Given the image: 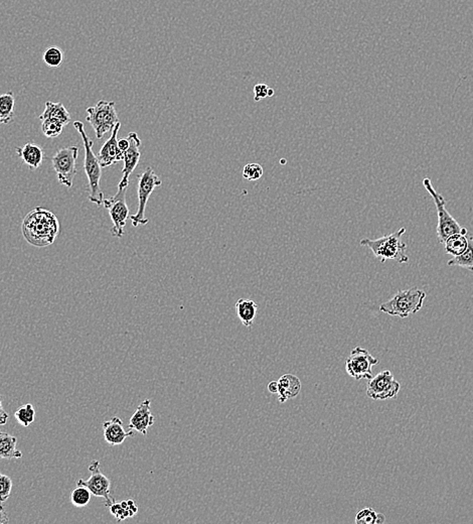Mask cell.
I'll return each mask as SVG.
<instances>
[{
    "instance_id": "6",
    "label": "cell",
    "mask_w": 473,
    "mask_h": 524,
    "mask_svg": "<svg viewBox=\"0 0 473 524\" xmlns=\"http://www.w3.org/2000/svg\"><path fill=\"white\" fill-rule=\"evenodd\" d=\"M86 120L92 125L96 137L103 139L105 134L112 132L119 121L115 103L100 100L95 106L87 109Z\"/></svg>"
},
{
    "instance_id": "25",
    "label": "cell",
    "mask_w": 473,
    "mask_h": 524,
    "mask_svg": "<svg viewBox=\"0 0 473 524\" xmlns=\"http://www.w3.org/2000/svg\"><path fill=\"white\" fill-rule=\"evenodd\" d=\"M386 523V516L379 514L371 507H365L356 514V524H383Z\"/></svg>"
},
{
    "instance_id": "38",
    "label": "cell",
    "mask_w": 473,
    "mask_h": 524,
    "mask_svg": "<svg viewBox=\"0 0 473 524\" xmlns=\"http://www.w3.org/2000/svg\"><path fill=\"white\" fill-rule=\"evenodd\" d=\"M274 94H275V91H274L273 89L272 88H269L268 97H272V96H273Z\"/></svg>"
},
{
    "instance_id": "26",
    "label": "cell",
    "mask_w": 473,
    "mask_h": 524,
    "mask_svg": "<svg viewBox=\"0 0 473 524\" xmlns=\"http://www.w3.org/2000/svg\"><path fill=\"white\" fill-rule=\"evenodd\" d=\"M15 420L22 427H29L31 423H34V418H36V411L34 407L31 404H24V406H20L15 413Z\"/></svg>"
},
{
    "instance_id": "30",
    "label": "cell",
    "mask_w": 473,
    "mask_h": 524,
    "mask_svg": "<svg viewBox=\"0 0 473 524\" xmlns=\"http://www.w3.org/2000/svg\"><path fill=\"white\" fill-rule=\"evenodd\" d=\"M263 176V168L259 164H248L244 167L243 177L248 180H258Z\"/></svg>"
},
{
    "instance_id": "18",
    "label": "cell",
    "mask_w": 473,
    "mask_h": 524,
    "mask_svg": "<svg viewBox=\"0 0 473 524\" xmlns=\"http://www.w3.org/2000/svg\"><path fill=\"white\" fill-rule=\"evenodd\" d=\"M301 390V382L296 375L285 374L278 381V400L284 404L288 399L296 397Z\"/></svg>"
},
{
    "instance_id": "20",
    "label": "cell",
    "mask_w": 473,
    "mask_h": 524,
    "mask_svg": "<svg viewBox=\"0 0 473 524\" xmlns=\"http://www.w3.org/2000/svg\"><path fill=\"white\" fill-rule=\"evenodd\" d=\"M17 439L0 430V460L20 459L22 453L17 448Z\"/></svg>"
},
{
    "instance_id": "22",
    "label": "cell",
    "mask_w": 473,
    "mask_h": 524,
    "mask_svg": "<svg viewBox=\"0 0 473 524\" xmlns=\"http://www.w3.org/2000/svg\"><path fill=\"white\" fill-rule=\"evenodd\" d=\"M15 96L13 92L0 95V125H8L15 118Z\"/></svg>"
},
{
    "instance_id": "14",
    "label": "cell",
    "mask_w": 473,
    "mask_h": 524,
    "mask_svg": "<svg viewBox=\"0 0 473 524\" xmlns=\"http://www.w3.org/2000/svg\"><path fill=\"white\" fill-rule=\"evenodd\" d=\"M120 127L121 123L118 122L112 130L110 139L103 144L101 150H100L98 160H99L102 168H108L112 164H117L124 159V153L119 148L118 146L117 136Z\"/></svg>"
},
{
    "instance_id": "1",
    "label": "cell",
    "mask_w": 473,
    "mask_h": 524,
    "mask_svg": "<svg viewBox=\"0 0 473 524\" xmlns=\"http://www.w3.org/2000/svg\"><path fill=\"white\" fill-rule=\"evenodd\" d=\"M22 231L31 246L38 248L52 246L59 232L58 218L50 210L36 208L22 221Z\"/></svg>"
},
{
    "instance_id": "28",
    "label": "cell",
    "mask_w": 473,
    "mask_h": 524,
    "mask_svg": "<svg viewBox=\"0 0 473 524\" xmlns=\"http://www.w3.org/2000/svg\"><path fill=\"white\" fill-rule=\"evenodd\" d=\"M66 125L54 119H45L42 122V132L48 139H56L63 132Z\"/></svg>"
},
{
    "instance_id": "5",
    "label": "cell",
    "mask_w": 473,
    "mask_h": 524,
    "mask_svg": "<svg viewBox=\"0 0 473 524\" xmlns=\"http://www.w3.org/2000/svg\"><path fill=\"white\" fill-rule=\"evenodd\" d=\"M423 186L427 190L429 194L432 197L434 200V204L436 206V210H437L438 216V224H437V238L438 242L441 244H444L448 237L451 235L456 234V233H467V229L463 227L460 224L458 223L451 216L448 210L446 209L447 201L442 194L437 193L436 190L434 189L433 185L430 178H425L423 180Z\"/></svg>"
},
{
    "instance_id": "2",
    "label": "cell",
    "mask_w": 473,
    "mask_h": 524,
    "mask_svg": "<svg viewBox=\"0 0 473 524\" xmlns=\"http://www.w3.org/2000/svg\"><path fill=\"white\" fill-rule=\"evenodd\" d=\"M75 127L83 139L85 148L84 171L86 173L89 182V200L90 202L97 204V206L103 205L104 201V193L100 187V180L102 177V167L100 164L98 157L93 152L94 143L92 139H89L85 132L84 123L81 121H75Z\"/></svg>"
},
{
    "instance_id": "16",
    "label": "cell",
    "mask_w": 473,
    "mask_h": 524,
    "mask_svg": "<svg viewBox=\"0 0 473 524\" xmlns=\"http://www.w3.org/2000/svg\"><path fill=\"white\" fill-rule=\"evenodd\" d=\"M103 432H104L105 441L110 446L121 445L124 443L128 437L134 436L133 432L125 431L122 420L117 416L103 423Z\"/></svg>"
},
{
    "instance_id": "12",
    "label": "cell",
    "mask_w": 473,
    "mask_h": 524,
    "mask_svg": "<svg viewBox=\"0 0 473 524\" xmlns=\"http://www.w3.org/2000/svg\"><path fill=\"white\" fill-rule=\"evenodd\" d=\"M401 385L395 381L394 375L385 370L372 377L367 386L368 397L374 400H386L396 398Z\"/></svg>"
},
{
    "instance_id": "34",
    "label": "cell",
    "mask_w": 473,
    "mask_h": 524,
    "mask_svg": "<svg viewBox=\"0 0 473 524\" xmlns=\"http://www.w3.org/2000/svg\"><path fill=\"white\" fill-rule=\"evenodd\" d=\"M8 413H6V409L2 406V400L1 397H0V425H6V423L8 422Z\"/></svg>"
},
{
    "instance_id": "33",
    "label": "cell",
    "mask_w": 473,
    "mask_h": 524,
    "mask_svg": "<svg viewBox=\"0 0 473 524\" xmlns=\"http://www.w3.org/2000/svg\"><path fill=\"white\" fill-rule=\"evenodd\" d=\"M270 87L267 86L266 84H257L254 87V100L256 102L260 101V100L265 99L268 97V91Z\"/></svg>"
},
{
    "instance_id": "37",
    "label": "cell",
    "mask_w": 473,
    "mask_h": 524,
    "mask_svg": "<svg viewBox=\"0 0 473 524\" xmlns=\"http://www.w3.org/2000/svg\"><path fill=\"white\" fill-rule=\"evenodd\" d=\"M268 389L271 393H277L278 392V381H271L270 383L268 384Z\"/></svg>"
},
{
    "instance_id": "29",
    "label": "cell",
    "mask_w": 473,
    "mask_h": 524,
    "mask_svg": "<svg viewBox=\"0 0 473 524\" xmlns=\"http://www.w3.org/2000/svg\"><path fill=\"white\" fill-rule=\"evenodd\" d=\"M64 61V54L58 47H51L43 54V62L48 67L58 68Z\"/></svg>"
},
{
    "instance_id": "8",
    "label": "cell",
    "mask_w": 473,
    "mask_h": 524,
    "mask_svg": "<svg viewBox=\"0 0 473 524\" xmlns=\"http://www.w3.org/2000/svg\"><path fill=\"white\" fill-rule=\"evenodd\" d=\"M79 146H70L61 148L52 159V168L57 174L59 184L72 187L73 180L77 175V159Z\"/></svg>"
},
{
    "instance_id": "21",
    "label": "cell",
    "mask_w": 473,
    "mask_h": 524,
    "mask_svg": "<svg viewBox=\"0 0 473 524\" xmlns=\"http://www.w3.org/2000/svg\"><path fill=\"white\" fill-rule=\"evenodd\" d=\"M38 118L42 121L45 120V119H54V120H58L65 125H68L71 121L70 113L66 109L65 105L61 102L54 103L48 101L45 103V111L41 114Z\"/></svg>"
},
{
    "instance_id": "7",
    "label": "cell",
    "mask_w": 473,
    "mask_h": 524,
    "mask_svg": "<svg viewBox=\"0 0 473 524\" xmlns=\"http://www.w3.org/2000/svg\"><path fill=\"white\" fill-rule=\"evenodd\" d=\"M161 184L162 180L150 167H148L141 175L138 176V187H137L138 210H137L136 214L130 216V220L132 221V225L134 227L146 225L150 222L145 217L146 205H147L148 200H150L155 187L161 186Z\"/></svg>"
},
{
    "instance_id": "36",
    "label": "cell",
    "mask_w": 473,
    "mask_h": 524,
    "mask_svg": "<svg viewBox=\"0 0 473 524\" xmlns=\"http://www.w3.org/2000/svg\"><path fill=\"white\" fill-rule=\"evenodd\" d=\"M118 146L119 148H120V150H122L123 153H124L125 150H127L128 148H129V139H120V141H118Z\"/></svg>"
},
{
    "instance_id": "35",
    "label": "cell",
    "mask_w": 473,
    "mask_h": 524,
    "mask_svg": "<svg viewBox=\"0 0 473 524\" xmlns=\"http://www.w3.org/2000/svg\"><path fill=\"white\" fill-rule=\"evenodd\" d=\"M9 518L8 516V514H6V510H4L3 507L1 505V502H0V524H6L8 523Z\"/></svg>"
},
{
    "instance_id": "17",
    "label": "cell",
    "mask_w": 473,
    "mask_h": 524,
    "mask_svg": "<svg viewBox=\"0 0 473 524\" xmlns=\"http://www.w3.org/2000/svg\"><path fill=\"white\" fill-rule=\"evenodd\" d=\"M15 150H17L18 157L22 160V162L33 171L40 168L45 160V152L42 146L34 143H27Z\"/></svg>"
},
{
    "instance_id": "9",
    "label": "cell",
    "mask_w": 473,
    "mask_h": 524,
    "mask_svg": "<svg viewBox=\"0 0 473 524\" xmlns=\"http://www.w3.org/2000/svg\"><path fill=\"white\" fill-rule=\"evenodd\" d=\"M127 187H118L117 194L111 198L104 199L103 205L108 210L109 215L113 227L111 228V234L114 237L121 238L124 235V229L126 226L128 217H129V209L126 203Z\"/></svg>"
},
{
    "instance_id": "31",
    "label": "cell",
    "mask_w": 473,
    "mask_h": 524,
    "mask_svg": "<svg viewBox=\"0 0 473 524\" xmlns=\"http://www.w3.org/2000/svg\"><path fill=\"white\" fill-rule=\"evenodd\" d=\"M13 489V481L8 476L0 473V502H6Z\"/></svg>"
},
{
    "instance_id": "27",
    "label": "cell",
    "mask_w": 473,
    "mask_h": 524,
    "mask_svg": "<svg viewBox=\"0 0 473 524\" xmlns=\"http://www.w3.org/2000/svg\"><path fill=\"white\" fill-rule=\"evenodd\" d=\"M91 491L87 487L78 486L71 493V502L76 507H85L91 501Z\"/></svg>"
},
{
    "instance_id": "10",
    "label": "cell",
    "mask_w": 473,
    "mask_h": 524,
    "mask_svg": "<svg viewBox=\"0 0 473 524\" xmlns=\"http://www.w3.org/2000/svg\"><path fill=\"white\" fill-rule=\"evenodd\" d=\"M379 364V360L365 348L356 346L351 350V355L347 359L346 370L349 376L356 381L371 379L372 367Z\"/></svg>"
},
{
    "instance_id": "3",
    "label": "cell",
    "mask_w": 473,
    "mask_h": 524,
    "mask_svg": "<svg viewBox=\"0 0 473 524\" xmlns=\"http://www.w3.org/2000/svg\"><path fill=\"white\" fill-rule=\"evenodd\" d=\"M406 228L399 229L392 234L378 238V239H363L360 244L362 246L369 247L374 257L378 258L381 262L386 260H395L398 263H407L409 257L407 256V246L402 241V236L405 234Z\"/></svg>"
},
{
    "instance_id": "23",
    "label": "cell",
    "mask_w": 473,
    "mask_h": 524,
    "mask_svg": "<svg viewBox=\"0 0 473 524\" xmlns=\"http://www.w3.org/2000/svg\"><path fill=\"white\" fill-rule=\"evenodd\" d=\"M467 233H456L444 242L445 251L452 256L460 255L467 248Z\"/></svg>"
},
{
    "instance_id": "32",
    "label": "cell",
    "mask_w": 473,
    "mask_h": 524,
    "mask_svg": "<svg viewBox=\"0 0 473 524\" xmlns=\"http://www.w3.org/2000/svg\"><path fill=\"white\" fill-rule=\"evenodd\" d=\"M109 509H110L112 516L115 517L118 521H124V519L128 518V517H133L136 516V514H134L133 511H131V510L123 508L121 503L114 502L113 504L109 507Z\"/></svg>"
},
{
    "instance_id": "15",
    "label": "cell",
    "mask_w": 473,
    "mask_h": 524,
    "mask_svg": "<svg viewBox=\"0 0 473 524\" xmlns=\"http://www.w3.org/2000/svg\"><path fill=\"white\" fill-rule=\"evenodd\" d=\"M150 404H152V400H143L130 418V429L136 430L143 436H147L148 429L154 425V416H152Z\"/></svg>"
},
{
    "instance_id": "24",
    "label": "cell",
    "mask_w": 473,
    "mask_h": 524,
    "mask_svg": "<svg viewBox=\"0 0 473 524\" xmlns=\"http://www.w3.org/2000/svg\"><path fill=\"white\" fill-rule=\"evenodd\" d=\"M467 248L463 254L453 256L447 262L448 267H459L473 271V236L467 234Z\"/></svg>"
},
{
    "instance_id": "13",
    "label": "cell",
    "mask_w": 473,
    "mask_h": 524,
    "mask_svg": "<svg viewBox=\"0 0 473 524\" xmlns=\"http://www.w3.org/2000/svg\"><path fill=\"white\" fill-rule=\"evenodd\" d=\"M128 139H129V148L124 152V168H123L122 180L119 183L118 187H128L129 186V178L131 174L133 173L136 169L137 164H138L139 160H140V146L141 141L136 132H130L128 134Z\"/></svg>"
},
{
    "instance_id": "19",
    "label": "cell",
    "mask_w": 473,
    "mask_h": 524,
    "mask_svg": "<svg viewBox=\"0 0 473 524\" xmlns=\"http://www.w3.org/2000/svg\"><path fill=\"white\" fill-rule=\"evenodd\" d=\"M258 304L252 299H240L236 303L238 318L247 328H251L257 315Z\"/></svg>"
},
{
    "instance_id": "4",
    "label": "cell",
    "mask_w": 473,
    "mask_h": 524,
    "mask_svg": "<svg viewBox=\"0 0 473 524\" xmlns=\"http://www.w3.org/2000/svg\"><path fill=\"white\" fill-rule=\"evenodd\" d=\"M425 297L426 292L417 288L400 290L390 301L381 304L380 311L393 317L405 319L421 310Z\"/></svg>"
},
{
    "instance_id": "11",
    "label": "cell",
    "mask_w": 473,
    "mask_h": 524,
    "mask_svg": "<svg viewBox=\"0 0 473 524\" xmlns=\"http://www.w3.org/2000/svg\"><path fill=\"white\" fill-rule=\"evenodd\" d=\"M89 471L91 477L88 480H78L77 486L87 487L92 495L104 499L105 505L110 507L115 502V499L111 497V481L101 472L99 461L94 460L89 466Z\"/></svg>"
}]
</instances>
